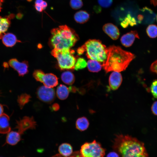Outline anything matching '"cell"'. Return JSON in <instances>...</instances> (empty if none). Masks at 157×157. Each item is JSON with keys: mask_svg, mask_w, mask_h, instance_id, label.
Listing matches in <instances>:
<instances>
[{"mask_svg": "<svg viewBox=\"0 0 157 157\" xmlns=\"http://www.w3.org/2000/svg\"><path fill=\"white\" fill-rule=\"evenodd\" d=\"M137 20L131 14H128L120 23V25L123 28H126L129 26H133L137 24Z\"/></svg>", "mask_w": 157, "mask_h": 157, "instance_id": "cb8c5ba5", "label": "cell"}, {"mask_svg": "<svg viewBox=\"0 0 157 157\" xmlns=\"http://www.w3.org/2000/svg\"><path fill=\"white\" fill-rule=\"evenodd\" d=\"M151 3L155 6L157 5V0H150Z\"/></svg>", "mask_w": 157, "mask_h": 157, "instance_id": "74e56055", "label": "cell"}, {"mask_svg": "<svg viewBox=\"0 0 157 157\" xmlns=\"http://www.w3.org/2000/svg\"><path fill=\"white\" fill-rule=\"evenodd\" d=\"M3 66H4V67L5 68H8V64L6 62H4L3 63Z\"/></svg>", "mask_w": 157, "mask_h": 157, "instance_id": "ab89813d", "label": "cell"}, {"mask_svg": "<svg viewBox=\"0 0 157 157\" xmlns=\"http://www.w3.org/2000/svg\"><path fill=\"white\" fill-rule=\"evenodd\" d=\"M10 117L7 114L3 113L0 115V133H8L10 131Z\"/></svg>", "mask_w": 157, "mask_h": 157, "instance_id": "5bb4252c", "label": "cell"}, {"mask_svg": "<svg viewBox=\"0 0 157 157\" xmlns=\"http://www.w3.org/2000/svg\"><path fill=\"white\" fill-rule=\"evenodd\" d=\"M60 108V106L57 103L53 104L51 106V109L54 111L58 110Z\"/></svg>", "mask_w": 157, "mask_h": 157, "instance_id": "d590c367", "label": "cell"}, {"mask_svg": "<svg viewBox=\"0 0 157 157\" xmlns=\"http://www.w3.org/2000/svg\"><path fill=\"white\" fill-rule=\"evenodd\" d=\"M107 58L102 65L105 72H120L125 70L135 57L132 53L119 46L111 45L107 48Z\"/></svg>", "mask_w": 157, "mask_h": 157, "instance_id": "7a4b0ae2", "label": "cell"}, {"mask_svg": "<svg viewBox=\"0 0 157 157\" xmlns=\"http://www.w3.org/2000/svg\"><path fill=\"white\" fill-rule=\"evenodd\" d=\"M106 151L99 143L94 140L83 144L79 151L82 157H104Z\"/></svg>", "mask_w": 157, "mask_h": 157, "instance_id": "8992f818", "label": "cell"}, {"mask_svg": "<svg viewBox=\"0 0 157 157\" xmlns=\"http://www.w3.org/2000/svg\"><path fill=\"white\" fill-rule=\"evenodd\" d=\"M146 32L150 38H154L157 37V26L155 24H150L146 29Z\"/></svg>", "mask_w": 157, "mask_h": 157, "instance_id": "484cf974", "label": "cell"}, {"mask_svg": "<svg viewBox=\"0 0 157 157\" xmlns=\"http://www.w3.org/2000/svg\"><path fill=\"white\" fill-rule=\"evenodd\" d=\"M2 39L3 43L7 47H13L17 43L21 42L17 39L14 34L11 33H4Z\"/></svg>", "mask_w": 157, "mask_h": 157, "instance_id": "9a60e30c", "label": "cell"}, {"mask_svg": "<svg viewBox=\"0 0 157 157\" xmlns=\"http://www.w3.org/2000/svg\"><path fill=\"white\" fill-rule=\"evenodd\" d=\"M51 157H64L59 154H56ZM67 157H82L80 154L79 151H76L74 152L72 154Z\"/></svg>", "mask_w": 157, "mask_h": 157, "instance_id": "1f68e13d", "label": "cell"}, {"mask_svg": "<svg viewBox=\"0 0 157 157\" xmlns=\"http://www.w3.org/2000/svg\"><path fill=\"white\" fill-rule=\"evenodd\" d=\"M156 21H157V15L156 17Z\"/></svg>", "mask_w": 157, "mask_h": 157, "instance_id": "7bdbcfd3", "label": "cell"}, {"mask_svg": "<svg viewBox=\"0 0 157 157\" xmlns=\"http://www.w3.org/2000/svg\"><path fill=\"white\" fill-rule=\"evenodd\" d=\"M87 66V63L86 60L83 58H79L76 60L74 65L75 70H78L86 67Z\"/></svg>", "mask_w": 157, "mask_h": 157, "instance_id": "4316f807", "label": "cell"}, {"mask_svg": "<svg viewBox=\"0 0 157 157\" xmlns=\"http://www.w3.org/2000/svg\"><path fill=\"white\" fill-rule=\"evenodd\" d=\"M69 3L71 8L74 10L80 9L83 5L82 0H70Z\"/></svg>", "mask_w": 157, "mask_h": 157, "instance_id": "83f0119b", "label": "cell"}, {"mask_svg": "<svg viewBox=\"0 0 157 157\" xmlns=\"http://www.w3.org/2000/svg\"><path fill=\"white\" fill-rule=\"evenodd\" d=\"M35 7L37 11L39 12H42L44 10L42 8L36 5H35Z\"/></svg>", "mask_w": 157, "mask_h": 157, "instance_id": "8d00e7d4", "label": "cell"}, {"mask_svg": "<svg viewBox=\"0 0 157 157\" xmlns=\"http://www.w3.org/2000/svg\"><path fill=\"white\" fill-rule=\"evenodd\" d=\"M112 148L119 157H148L144 143L129 135H116Z\"/></svg>", "mask_w": 157, "mask_h": 157, "instance_id": "6da1fadb", "label": "cell"}, {"mask_svg": "<svg viewBox=\"0 0 157 157\" xmlns=\"http://www.w3.org/2000/svg\"><path fill=\"white\" fill-rule=\"evenodd\" d=\"M21 135L17 131H11L7 133L6 143L11 145H15L21 140Z\"/></svg>", "mask_w": 157, "mask_h": 157, "instance_id": "e0dca14e", "label": "cell"}, {"mask_svg": "<svg viewBox=\"0 0 157 157\" xmlns=\"http://www.w3.org/2000/svg\"><path fill=\"white\" fill-rule=\"evenodd\" d=\"M150 69L151 72L157 74V60L152 63L150 67Z\"/></svg>", "mask_w": 157, "mask_h": 157, "instance_id": "d6a6232c", "label": "cell"}, {"mask_svg": "<svg viewBox=\"0 0 157 157\" xmlns=\"http://www.w3.org/2000/svg\"><path fill=\"white\" fill-rule=\"evenodd\" d=\"M74 53L75 51L70 49H53L51 53L57 59L61 70L73 69L76 61Z\"/></svg>", "mask_w": 157, "mask_h": 157, "instance_id": "5b68a950", "label": "cell"}, {"mask_svg": "<svg viewBox=\"0 0 157 157\" xmlns=\"http://www.w3.org/2000/svg\"><path fill=\"white\" fill-rule=\"evenodd\" d=\"M151 109L154 115H157V101L153 103L151 106Z\"/></svg>", "mask_w": 157, "mask_h": 157, "instance_id": "836d02e7", "label": "cell"}, {"mask_svg": "<svg viewBox=\"0 0 157 157\" xmlns=\"http://www.w3.org/2000/svg\"><path fill=\"white\" fill-rule=\"evenodd\" d=\"M3 0H0V12L1 11L2 9V3L3 2Z\"/></svg>", "mask_w": 157, "mask_h": 157, "instance_id": "60d3db41", "label": "cell"}, {"mask_svg": "<svg viewBox=\"0 0 157 157\" xmlns=\"http://www.w3.org/2000/svg\"><path fill=\"white\" fill-rule=\"evenodd\" d=\"M89 14L86 11L81 10L76 13L74 15V18L77 23L84 24L88 22L90 19Z\"/></svg>", "mask_w": 157, "mask_h": 157, "instance_id": "ac0fdd59", "label": "cell"}, {"mask_svg": "<svg viewBox=\"0 0 157 157\" xmlns=\"http://www.w3.org/2000/svg\"><path fill=\"white\" fill-rule=\"evenodd\" d=\"M150 89L153 97L157 99V80H155L152 82Z\"/></svg>", "mask_w": 157, "mask_h": 157, "instance_id": "f1b7e54d", "label": "cell"}, {"mask_svg": "<svg viewBox=\"0 0 157 157\" xmlns=\"http://www.w3.org/2000/svg\"><path fill=\"white\" fill-rule=\"evenodd\" d=\"M38 98L41 101L51 104L54 100L55 92L54 89L45 85L39 87L36 92Z\"/></svg>", "mask_w": 157, "mask_h": 157, "instance_id": "ba28073f", "label": "cell"}, {"mask_svg": "<svg viewBox=\"0 0 157 157\" xmlns=\"http://www.w3.org/2000/svg\"><path fill=\"white\" fill-rule=\"evenodd\" d=\"M58 150L59 154L65 157L70 156L73 153L72 146L69 144L67 143L61 144L59 147Z\"/></svg>", "mask_w": 157, "mask_h": 157, "instance_id": "d6986e66", "label": "cell"}, {"mask_svg": "<svg viewBox=\"0 0 157 157\" xmlns=\"http://www.w3.org/2000/svg\"><path fill=\"white\" fill-rule=\"evenodd\" d=\"M8 64L17 72L19 76H23L28 72V65L26 61L20 62L17 59L13 58L9 60Z\"/></svg>", "mask_w": 157, "mask_h": 157, "instance_id": "30bf717a", "label": "cell"}, {"mask_svg": "<svg viewBox=\"0 0 157 157\" xmlns=\"http://www.w3.org/2000/svg\"><path fill=\"white\" fill-rule=\"evenodd\" d=\"M33 76L37 81L42 83L48 87L53 88L58 83V78L56 76L52 73L45 74L41 70H35L33 72Z\"/></svg>", "mask_w": 157, "mask_h": 157, "instance_id": "52a82bcc", "label": "cell"}, {"mask_svg": "<svg viewBox=\"0 0 157 157\" xmlns=\"http://www.w3.org/2000/svg\"><path fill=\"white\" fill-rule=\"evenodd\" d=\"M61 78L64 83L68 85H72L75 80L74 74L69 71H66L63 72L61 75Z\"/></svg>", "mask_w": 157, "mask_h": 157, "instance_id": "603a6c76", "label": "cell"}, {"mask_svg": "<svg viewBox=\"0 0 157 157\" xmlns=\"http://www.w3.org/2000/svg\"><path fill=\"white\" fill-rule=\"evenodd\" d=\"M35 5H38L45 10L47 6V3L43 0H36L35 1Z\"/></svg>", "mask_w": 157, "mask_h": 157, "instance_id": "4dcf8cb0", "label": "cell"}, {"mask_svg": "<svg viewBox=\"0 0 157 157\" xmlns=\"http://www.w3.org/2000/svg\"><path fill=\"white\" fill-rule=\"evenodd\" d=\"M136 38H139L138 33L136 31H132L122 36L120 41L124 46L129 47L132 45Z\"/></svg>", "mask_w": 157, "mask_h": 157, "instance_id": "7c38bea8", "label": "cell"}, {"mask_svg": "<svg viewBox=\"0 0 157 157\" xmlns=\"http://www.w3.org/2000/svg\"><path fill=\"white\" fill-rule=\"evenodd\" d=\"M3 106L0 104V115L3 113Z\"/></svg>", "mask_w": 157, "mask_h": 157, "instance_id": "f35d334b", "label": "cell"}, {"mask_svg": "<svg viewBox=\"0 0 157 157\" xmlns=\"http://www.w3.org/2000/svg\"><path fill=\"white\" fill-rule=\"evenodd\" d=\"M103 30L113 40H116L119 37L120 33L118 28L112 23H108L105 24L103 27Z\"/></svg>", "mask_w": 157, "mask_h": 157, "instance_id": "4fadbf2b", "label": "cell"}, {"mask_svg": "<svg viewBox=\"0 0 157 157\" xmlns=\"http://www.w3.org/2000/svg\"><path fill=\"white\" fill-rule=\"evenodd\" d=\"M81 47L88 58L97 61L102 65L107 58V48L98 40L90 39Z\"/></svg>", "mask_w": 157, "mask_h": 157, "instance_id": "277c9868", "label": "cell"}, {"mask_svg": "<svg viewBox=\"0 0 157 157\" xmlns=\"http://www.w3.org/2000/svg\"><path fill=\"white\" fill-rule=\"evenodd\" d=\"M113 1V0H98L99 5L104 8H108L110 7Z\"/></svg>", "mask_w": 157, "mask_h": 157, "instance_id": "f546056e", "label": "cell"}, {"mask_svg": "<svg viewBox=\"0 0 157 157\" xmlns=\"http://www.w3.org/2000/svg\"><path fill=\"white\" fill-rule=\"evenodd\" d=\"M12 15L2 17L0 16V39L2 38L3 34L7 31L10 24V19Z\"/></svg>", "mask_w": 157, "mask_h": 157, "instance_id": "2e32d148", "label": "cell"}, {"mask_svg": "<svg viewBox=\"0 0 157 157\" xmlns=\"http://www.w3.org/2000/svg\"><path fill=\"white\" fill-rule=\"evenodd\" d=\"M31 98L30 95L26 93H23L18 96L17 101L21 109L30 101Z\"/></svg>", "mask_w": 157, "mask_h": 157, "instance_id": "d4e9b609", "label": "cell"}, {"mask_svg": "<svg viewBox=\"0 0 157 157\" xmlns=\"http://www.w3.org/2000/svg\"><path fill=\"white\" fill-rule=\"evenodd\" d=\"M69 92V88L66 86L60 84L57 88L56 94L57 97L59 99L64 100L67 98Z\"/></svg>", "mask_w": 157, "mask_h": 157, "instance_id": "ffe728a7", "label": "cell"}, {"mask_svg": "<svg viewBox=\"0 0 157 157\" xmlns=\"http://www.w3.org/2000/svg\"><path fill=\"white\" fill-rule=\"evenodd\" d=\"M106 157H119V156L118 153L114 151L108 153Z\"/></svg>", "mask_w": 157, "mask_h": 157, "instance_id": "e575fe53", "label": "cell"}, {"mask_svg": "<svg viewBox=\"0 0 157 157\" xmlns=\"http://www.w3.org/2000/svg\"><path fill=\"white\" fill-rule=\"evenodd\" d=\"M51 33L49 43L53 49H70L79 39L75 31L66 25L53 28Z\"/></svg>", "mask_w": 157, "mask_h": 157, "instance_id": "3957f363", "label": "cell"}, {"mask_svg": "<svg viewBox=\"0 0 157 157\" xmlns=\"http://www.w3.org/2000/svg\"><path fill=\"white\" fill-rule=\"evenodd\" d=\"M15 128L18 129V132L22 135L26 130L35 129L36 123L33 117H30L25 116L22 119L16 121Z\"/></svg>", "mask_w": 157, "mask_h": 157, "instance_id": "9c48e42d", "label": "cell"}, {"mask_svg": "<svg viewBox=\"0 0 157 157\" xmlns=\"http://www.w3.org/2000/svg\"><path fill=\"white\" fill-rule=\"evenodd\" d=\"M87 66L89 71L91 72H97L101 69L102 65L99 62L90 59L87 62Z\"/></svg>", "mask_w": 157, "mask_h": 157, "instance_id": "7402d4cb", "label": "cell"}, {"mask_svg": "<svg viewBox=\"0 0 157 157\" xmlns=\"http://www.w3.org/2000/svg\"><path fill=\"white\" fill-rule=\"evenodd\" d=\"M28 1H29V2H31V1L32 0H27Z\"/></svg>", "mask_w": 157, "mask_h": 157, "instance_id": "b9f144b4", "label": "cell"}, {"mask_svg": "<svg viewBox=\"0 0 157 157\" xmlns=\"http://www.w3.org/2000/svg\"><path fill=\"white\" fill-rule=\"evenodd\" d=\"M122 80L121 74L119 72L113 71L109 77V84L110 88L113 90H117L120 86Z\"/></svg>", "mask_w": 157, "mask_h": 157, "instance_id": "8fae6325", "label": "cell"}, {"mask_svg": "<svg viewBox=\"0 0 157 157\" xmlns=\"http://www.w3.org/2000/svg\"><path fill=\"white\" fill-rule=\"evenodd\" d=\"M89 125L88 120L85 117L78 118L76 122V128L81 131L86 130L88 127Z\"/></svg>", "mask_w": 157, "mask_h": 157, "instance_id": "44dd1931", "label": "cell"}]
</instances>
